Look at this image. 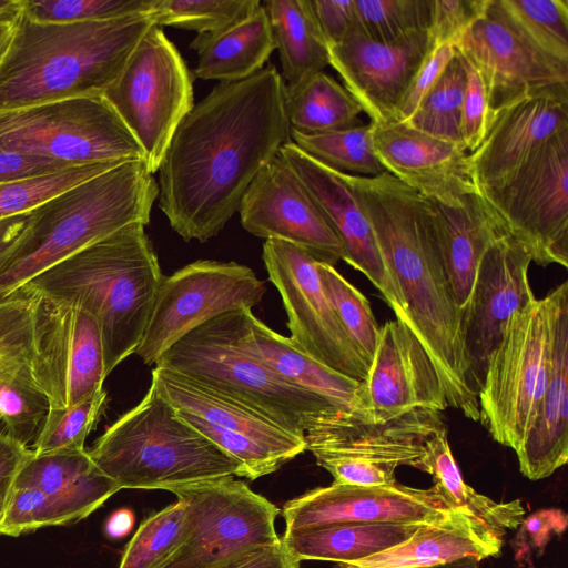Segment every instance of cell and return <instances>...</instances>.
<instances>
[{
    "instance_id": "6da1fadb",
    "label": "cell",
    "mask_w": 568,
    "mask_h": 568,
    "mask_svg": "<svg viewBox=\"0 0 568 568\" xmlns=\"http://www.w3.org/2000/svg\"><path fill=\"white\" fill-rule=\"evenodd\" d=\"M290 141L273 64L219 82L178 125L159 168V206L186 242L217 235L262 168Z\"/></svg>"
},
{
    "instance_id": "7a4b0ae2",
    "label": "cell",
    "mask_w": 568,
    "mask_h": 568,
    "mask_svg": "<svg viewBox=\"0 0 568 568\" xmlns=\"http://www.w3.org/2000/svg\"><path fill=\"white\" fill-rule=\"evenodd\" d=\"M343 175L367 216L403 297L407 324L429 354L448 406L478 422L463 313L446 272L429 200L386 171L376 176Z\"/></svg>"
},
{
    "instance_id": "3957f363",
    "label": "cell",
    "mask_w": 568,
    "mask_h": 568,
    "mask_svg": "<svg viewBox=\"0 0 568 568\" xmlns=\"http://www.w3.org/2000/svg\"><path fill=\"white\" fill-rule=\"evenodd\" d=\"M154 24L153 13L49 23L20 11L0 62V112L103 94Z\"/></svg>"
},
{
    "instance_id": "277c9868",
    "label": "cell",
    "mask_w": 568,
    "mask_h": 568,
    "mask_svg": "<svg viewBox=\"0 0 568 568\" xmlns=\"http://www.w3.org/2000/svg\"><path fill=\"white\" fill-rule=\"evenodd\" d=\"M144 227L126 225L19 288L81 308L95 318L105 376L139 348L163 278Z\"/></svg>"
},
{
    "instance_id": "5b68a950",
    "label": "cell",
    "mask_w": 568,
    "mask_h": 568,
    "mask_svg": "<svg viewBox=\"0 0 568 568\" xmlns=\"http://www.w3.org/2000/svg\"><path fill=\"white\" fill-rule=\"evenodd\" d=\"M159 185L143 160L126 161L31 211L18 241L0 257V301L87 245L122 227L148 225Z\"/></svg>"
},
{
    "instance_id": "8992f818",
    "label": "cell",
    "mask_w": 568,
    "mask_h": 568,
    "mask_svg": "<svg viewBox=\"0 0 568 568\" xmlns=\"http://www.w3.org/2000/svg\"><path fill=\"white\" fill-rule=\"evenodd\" d=\"M88 454L120 490L172 491L243 477L240 463L183 422L152 384L142 400L108 427Z\"/></svg>"
},
{
    "instance_id": "52a82bcc",
    "label": "cell",
    "mask_w": 568,
    "mask_h": 568,
    "mask_svg": "<svg viewBox=\"0 0 568 568\" xmlns=\"http://www.w3.org/2000/svg\"><path fill=\"white\" fill-rule=\"evenodd\" d=\"M252 313L236 308L205 322L170 346L155 366L226 394L304 437L323 415L338 409L261 359L252 343Z\"/></svg>"
},
{
    "instance_id": "ba28073f",
    "label": "cell",
    "mask_w": 568,
    "mask_h": 568,
    "mask_svg": "<svg viewBox=\"0 0 568 568\" xmlns=\"http://www.w3.org/2000/svg\"><path fill=\"white\" fill-rule=\"evenodd\" d=\"M0 342L27 362L51 408L70 407L103 388L100 328L81 308L14 291L0 301Z\"/></svg>"
},
{
    "instance_id": "9c48e42d",
    "label": "cell",
    "mask_w": 568,
    "mask_h": 568,
    "mask_svg": "<svg viewBox=\"0 0 568 568\" xmlns=\"http://www.w3.org/2000/svg\"><path fill=\"white\" fill-rule=\"evenodd\" d=\"M567 281L508 322L478 389L479 422L497 443L519 449L550 373L556 306Z\"/></svg>"
},
{
    "instance_id": "30bf717a",
    "label": "cell",
    "mask_w": 568,
    "mask_h": 568,
    "mask_svg": "<svg viewBox=\"0 0 568 568\" xmlns=\"http://www.w3.org/2000/svg\"><path fill=\"white\" fill-rule=\"evenodd\" d=\"M444 428V413L434 409L382 416L352 407L323 415L304 438L334 481L382 486L396 481L399 466L418 468L427 440Z\"/></svg>"
},
{
    "instance_id": "8fae6325",
    "label": "cell",
    "mask_w": 568,
    "mask_h": 568,
    "mask_svg": "<svg viewBox=\"0 0 568 568\" xmlns=\"http://www.w3.org/2000/svg\"><path fill=\"white\" fill-rule=\"evenodd\" d=\"M0 149L74 165L144 161V153L103 94L0 112Z\"/></svg>"
},
{
    "instance_id": "7c38bea8",
    "label": "cell",
    "mask_w": 568,
    "mask_h": 568,
    "mask_svg": "<svg viewBox=\"0 0 568 568\" xmlns=\"http://www.w3.org/2000/svg\"><path fill=\"white\" fill-rule=\"evenodd\" d=\"M141 145L149 171H159L169 143L194 106L193 77L176 47L154 24L103 93Z\"/></svg>"
},
{
    "instance_id": "4fadbf2b",
    "label": "cell",
    "mask_w": 568,
    "mask_h": 568,
    "mask_svg": "<svg viewBox=\"0 0 568 568\" xmlns=\"http://www.w3.org/2000/svg\"><path fill=\"white\" fill-rule=\"evenodd\" d=\"M151 384L183 422L240 463L247 479L272 474L306 450L304 437L173 369L155 366Z\"/></svg>"
},
{
    "instance_id": "5bb4252c",
    "label": "cell",
    "mask_w": 568,
    "mask_h": 568,
    "mask_svg": "<svg viewBox=\"0 0 568 568\" xmlns=\"http://www.w3.org/2000/svg\"><path fill=\"white\" fill-rule=\"evenodd\" d=\"M454 47L484 81L490 124L501 110L521 100L568 92V60L542 47L503 0H489Z\"/></svg>"
},
{
    "instance_id": "9a60e30c",
    "label": "cell",
    "mask_w": 568,
    "mask_h": 568,
    "mask_svg": "<svg viewBox=\"0 0 568 568\" xmlns=\"http://www.w3.org/2000/svg\"><path fill=\"white\" fill-rule=\"evenodd\" d=\"M480 194L532 262L568 266V130L546 141L508 180Z\"/></svg>"
},
{
    "instance_id": "2e32d148",
    "label": "cell",
    "mask_w": 568,
    "mask_h": 568,
    "mask_svg": "<svg viewBox=\"0 0 568 568\" xmlns=\"http://www.w3.org/2000/svg\"><path fill=\"white\" fill-rule=\"evenodd\" d=\"M187 508L186 534L162 568H215L247 549L281 540V510L235 477L173 489Z\"/></svg>"
},
{
    "instance_id": "e0dca14e",
    "label": "cell",
    "mask_w": 568,
    "mask_h": 568,
    "mask_svg": "<svg viewBox=\"0 0 568 568\" xmlns=\"http://www.w3.org/2000/svg\"><path fill=\"white\" fill-rule=\"evenodd\" d=\"M265 284L252 268L236 262L197 260L164 276L135 354L146 365L205 322L232 310L251 308Z\"/></svg>"
},
{
    "instance_id": "ac0fdd59",
    "label": "cell",
    "mask_w": 568,
    "mask_h": 568,
    "mask_svg": "<svg viewBox=\"0 0 568 568\" xmlns=\"http://www.w3.org/2000/svg\"><path fill=\"white\" fill-rule=\"evenodd\" d=\"M262 256L268 280L282 298L293 343L328 367L364 379L368 366L336 316L317 262L281 240H265Z\"/></svg>"
},
{
    "instance_id": "d6986e66",
    "label": "cell",
    "mask_w": 568,
    "mask_h": 568,
    "mask_svg": "<svg viewBox=\"0 0 568 568\" xmlns=\"http://www.w3.org/2000/svg\"><path fill=\"white\" fill-rule=\"evenodd\" d=\"M237 212L243 229L257 237L288 242L331 266L344 257L338 235L280 153L254 178Z\"/></svg>"
},
{
    "instance_id": "ffe728a7",
    "label": "cell",
    "mask_w": 568,
    "mask_h": 568,
    "mask_svg": "<svg viewBox=\"0 0 568 568\" xmlns=\"http://www.w3.org/2000/svg\"><path fill=\"white\" fill-rule=\"evenodd\" d=\"M531 257L506 230L486 250L464 315L469 378L478 395L488 357L518 312L536 296L529 283Z\"/></svg>"
},
{
    "instance_id": "44dd1931",
    "label": "cell",
    "mask_w": 568,
    "mask_h": 568,
    "mask_svg": "<svg viewBox=\"0 0 568 568\" xmlns=\"http://www.w3.org/2000/svg\"><path fill=\"white\" fill-rule=\"evenodd\" d=\"M454 507L438 488L398 483L357 486L333 481L286 501L281 510L285 531L336 523L427 524Z\"/></svg>"
},
{
    "instance_id": "7402d4cb",
    "label": "cell",
    "mask_w": 568,
    "mask_h": 568,
    "mask_svg": "<svg viewBox=\"0 0 568 568\" xmlns=\"http://www.w3.org/2000/svg\"><path fill=\"white\" fill-rule=\"evenodd\" d=\"M430 52L427 31L394 42H376L355 28L329 47V65L358 102L371 123L394 122L396 110Z\"/></svg>"
},
{
    "instance_id": "603a6c76",
    "label": "cell",
    "mask_w": 568,
    "mask_h": 568,
    "mask_svg": "<svg viewBox=\"0 0 568 568\" xmlns=\"http://www.w3.org/2000/svg\"><path fill=\"white\" fill-rule=\"evenodd\" d=\"M447 407L440 377L422 342L407 323L387 321L353 408L389 416L417 408L444 413Z\"/></svg>"
},
{
    "instance_id": "cb8c5ba5",
    "label": "cell",
    "mask_w": 568,
    "mask_h": 568,
    "mask_svg": "<svg viewBox=\"0 0 568 568\" xmlns=\"http://www.w3.org/2000/svg\"><path fill=\"white\" fill-rule=\"evenodd\" d=\"M280 155L287 162L338 235L347 264L364 274L405 323V305L394 276L378 248L367 216L343 173L334 171L286 142Z\"/></svg>"
},
{
    "instance_id": "d4e9b609",
    "label": "cell",
    "mask_w": 568,
    "mask_h": 568,
    "mask_svg": "<svg viewBox=\"0 0 568 568\" xmlns=\"http://www.w3.org/2000/svg\"><path fill=\"white\" fill-rule=\"evenodd\" d=\"M372 125L374 151L385 171L424 197L450 205L479 193L463 146L404 123Z\"/></svg>"
},
{
    "instance_id": "484cf974",
    "label": "cell",
    "mask_w": 568,
    "mask_h": 568,
    "mask_svg": "<svg viewBox=\"0 0 568 568\" xmlns=\"http://www.w3.org/2000/svg\"><path fill=\"white\" fill-rule=\"evenodd\" d=\"M564 130H568V92L528 98L501 110L469 154L479 193L508 180Z\"/></svg>"
},
{
    "instance_id": "4316f807",
    "label": "cell",
    "mask_w": 568,
    "mask_h": 568,
    "mask_svg": "<svg viewBox=\"0 0 568 568\" xmlns=\"http://www.w3.org/2000/svg\"><path fill=\"white\" fill-rule=\"evenodd\" d=\"M516 455L530 480L549 477L568 460V284L556 306L548 383Z\"/></svg>"
},
{
    "instance_id": "83f0119b",
    "label": "cell",
    "mask_w": 568,
    "mask_h": 568,
    "mask_svg": "<svg viewBox=\"0 0 568 568\" xmlns=\"http://www.w3.org/2000/svg\"><path fill=\"white\" fill-rule=\"evenodd\" d=\"M504 536L462 508L423 524L404 542L382 552L334 568H423L471 556L479 560L499 556Z\"/></svg>"
},
{
    "instance_id": "f1b7e54d",
    "label": "cell",
    "mask_w": 568,
    "mask_h": 568,
    "mask_svg": "<svg viewBox=\"0 0 568 568\" xmlns=\"http://www.w3.org/2000/svg\"><path fill=\"white\" fill-rule=\"evenodd\" d=\"M429 202L446 272L456 304L463 313L464 325L479 262L489 245L507 229L480 193L468 194L450 205L433 200Z\"/></svg>"
},
{
    "instance_id": "f546056e",
    "label": "cell",
    "mask_w": 568,
    "mask_h": 568,
    "mask_svg": "<svg viewBox=\"0 0 568 568\" xmlns=\"http://www.w3.org/2000/svg\"><path fill=\"white\" fill-rule=\"evenodd\" d=\"M13 488H32L64 499L88 516L118 493V485L102 474L88 450L36 454L29 449Z\"/></svg>"
},
{
    "instance_id": "4dcf8cb0",
    "label": "cell",
    "mask_w": 568,
    "mask_h": 568,
    "mask_svg": "<svg viewBox=\"0 0 568 568\" xmlns=\"http://www.w3.org/2000/svg\"><path fill=\"white\" fill-rule=\"evenodd\" d=\"M190 48L197 52L196 78L231 82L263 69L275 44L261 2L247 18L234 26L213 34H197Z\"/></svg>"
},
{
    "instance_id": "1f68e13d",
    "label": "cell",
    "mask_w": 568,
    "mask_h": 568,
    "mask_svg": "<svg viewBox=\"0 0 568 568\" xmlns=\"http://www.w3.org/2000/svg\"><path fill=\"white\" fill-rule=\"evenodd\" d=\"M419 526L398 523H336L284 531L281 539L300 561L352 562L404 542Z\"/></svg>"
},
{
    "instance_id": "d6a6232c",
    "label": "cell",
    "mask_w": 568,
    "mask_h": 568,
    "mask_svg": "<svg viewBox=\"0 0 568 568\" xmlns=\"http://www.w3.org/2000/svg\"><path fill=\"white\" fill-rule=\"evenodd\" d=\"M252 343L261 359L280 377L337 409L353 407L359 381L342 374L303 352L251 315Z\"/></svg>"
},
{
    "instance_id": "836d02e7",
    "label": "cell",
    "mask_w": 568,
    "mask_h": 568,
    "mask_svg": "<svg viewBox=\"0 0 568 568\" xmlns=\"http://www.w3.org/2000/svg\"><path fill=\"white\" fill-rule=\"evenodd\" d=\"M275 49L286 88H296L329 65L328 47L315 22L308 0H266Z\"/></svg>"
},
{
    "instance_id": "e575fe53",
    "label": "cell",
    "mask_w": 568,
    "mask_h": 568,
    "mask_svg": "<svg viewBox=\"0 0 568 568\" xmlns=\"http://www.w3.org/2000/svg\"><path fill=\"white\" fill-rule=\"evenodd\" d=\"M417 469L433 477L434 485L452 507L468 511L496 534L505 536L508 530L517 529L524 523L526 510L519 499L495 501L464 481L446 428L427 440Z\"/></svg>"
},
{
    "instance_id": "d590c367",
    "label": "cell",
    "mask_w": 568,
    "mask_h": 568,
    "mask_svg": "<svg viewBox=\"0 0 568 568\" xmlns=\"http://www.w3.org/2000/svg\"><path fill=\"white\" fill-rule=\"evenodd\" d=\"M285 111L290 130L302 134L363 124L358 102L344 85L324 71L296 88L285 87Z\"/></svg>"
},
{
    "instance_id": "8d00e7d4",
    "label": "cell",
    "mask_w": 568,
    "mask_h": 568,
    "mask_svg": "<svg viewBox=\"0 0 568 568\" xmlns=\"http://www.w3.org/2000/svg\"><path fill=\"white\" fill-rule=\"evenodd\" d=\"M51 403L27 362L0 342V416L6 434L29 448L36 443Z\"/></svg>"
},
{
    "instance_id": "74e56055",
    "label": "cell",
    "mask_w": 568,
    "mask_h": 568,
    "mask_svg": "<svg viewBox=\"0 0 568 568\" xmlns=\"http://www.w3.org/2000/svg\"><path fill=\"white\" fill-rule=\"evenodd\" d=\"M373 125L359 124L316 134L290 130V141L321 164L339 173L376 176L385 169L373 145Z\"/></svg>"
},
{
    "instance_id": "f35d334b",
    "label": "cell",
    "mask_w": 568,
    "mask_h": 568,
    "mask_svg": "<svg viewBox=\"0 0 568 568\" xmlns=\"http://www.w3.org/2000/svg\"><path fill=\"white\" fill-rule=\"evenodd\" d=\"M465 85L464 64L456 51L436 84L404 124L418 132L463 146L460 120Z\"/></svg>"
},
{
    "instance_id": "ab89813d",
    "label": "cell",
    "mask_w": 568,
    "mask_h": 568,
    "mask_svg": "<svg viewBox=\"0 0 568 568\" xmlns=\"http://www.w3.org/2000/svg\"><path fill=\"white\" fill-rule=\"evenodd\" d=\"M187 530L183 500L152 514L125 546L119 568H162L181 545Z\"/></svg>"
},
{
    "instance_id": "60d3db41",
    "label": "cell",
    "mask_w": 568,
    "mask_h": 568,
    "mask_svg": "<svg viewBox=\"0 0 568 568\" xmlns=\"http://www.w3.org/2000/svg\"><path fill=\"white\" fill-rule=\"evenodd\" d=\"M317 270L343 329L369 367L381 327L368 300L334 266L317 262Z\"/></svg>"
},
{
    "instance_id": "b9f144b4",
    "label": "cell",
    "mask_w": 568,
    "mask_h": 568,
    "mask_svg": "<svg viewBox=\"0 0 568 568\" xmlns=\"http://www.w3.org/2000/svg\"><path fill=\"white\" fill-rule=\"evenodd\" d=\"M432 0H354L356 29L376 42L427 31Z\"/></svg>"
},
{
    "instance_id": "7bdbcfd3",
    "label": "cell",
    "mask_w": 568,
    "mask_h": 568,
    "mask_svg": "<svg viewBox=\"0 0 568 568\" xmlns=\"http://www.w3.org/2000/svg\"><path fill=\"white\" fill-rule=\"evenodd\" d=\"M260 4L258 0H158L153 18L159 27L213 34L244 20Z\"/></svg>"
},
{
    "instance_id": "ee69618b",
    "label": "cell",
    "mask_w": 568,
    "mask_h": 568,
    "mask_svg": "<svg viewBox=\"0 0 568 568\" xmlns=\"http://www.w3.org/2000/svg\"><path fill=\"white\" fill-rule=\"evenodd\" d=\"M120 163H91L0 184V219L27 213L63 191Z\"/></svg>"
},
{
    "instance_id": "f6af8a7d",
    "label": "cell",
    "mask_w": 568,
    "mask_h": 568,
    "mask_svg": "<svg viewBox=\"0 0 568 568\" xmlns=\"http://www.w3.org/2000/svg\"><path fill=\"white\" fill-rule=\"evenodd\" d=\"M88 515L75 505L32 488H13L0 521V535L19 536L42 527L77 523Z\"/></svg>"
},
{
    "instance_id": "bcb514c9",
    "label": "cell",
    "mask_w": 568,
    "mask_h": 568,
    "mask_svg": "<svg viewBox=\"0 0 568 568\" xmlns=\"http://www.w3.org/2000/svg\"><path fill=\"white\" fill-rule=\"evenodd\" d=\"M106 392L102 388L84 400L65 408H51L31 447L36 454L82 450L104 408Z\"/></svg>"
},
{
    "instance_id": "7dc6e473",
    "label": "cell",
    "mask_w": 568,
    "mask_h": 568,
    "mask_svg": "<svg viewBox=\"0 0 568 568\" xmlns=\"http://www.w3.org/2000/svg\"><path fill=\"white\" fill-rule=\"evenodd\" d=\"M158 0H21V12L49 23L100 21L151 14Z\"/></svg>"
},
{
    "instance_id": "c3c4849f",
    "label": "cell",
    "mask_w": 568,
    "mask_h": 568,
    "mask_svg": "<svg viewBox=\"0 0 568 568\" xmlns=\"http://www.w3.org/2000/svg\"><path fill=\"white\" fill-rule=\"evenodd\" d=\"M547 50L568 60V0H503Z\"/></svg>"
},
{
    "instance_id": "681fc988",
    "label": "cell",
    "mask_w": 568,
    "mask_h": 568,
    "mask_svg": "<svg viewBox=\"0 0 568 568\" xmlns=\"http://www.w3.org/2000/svg\"><path fill=\"white\" fill-rule=\"evenodd\" d=\"M489 0H432L427 29L430 51L455 44L484 14Z\"/></svg>"
},
{
    "instance_id": "f907efd6",
    "label": "cell",
    "mask_w": 568,
    "mask_h": 568,
    "mask_svg": "<svg viewBox=\"0 0 568 568\" xmlns=\"http://www.w3.org/2000/svg\"><path fill=\"white\" fill-rule=\"evenodd\" d=\"M460 58L466 74L460 135L464 149L470 154L483 142L490 126V113L486 88L479 72L465 58Z\"/></svg>"
},
{
    "instance_id": "816d5d0a",
    "label": "cell",
    "mask_w": 568,
    "mask_h": 568,
    "mask_svg": "<svg viewBox=\"0 0 568 568\" xmlns=\"http://www.w3.org/2000/svg\"><path fill=\"white\" fill-rule=\"evenodd\" d=\"M455 54L453 44L437 47L428 53L402 99L394 122L405 123L409 120Z\"/></svg>"
},
{
    "instance_id": "f5cc1de1",
    "label": "cell",
    "mask_w": 568,
    "mask_h": 568,
    "mask_svg": "<svg viewBox=\"0 0 568 568\" xmlns=\"http://www.w3.org/2000/svg\"><path fill=\"white\" fill-rule=\"evenodd\" d=\"M308 4L328 48L341 43L355 28L354 0H308Z\"/></svg>"
},
{
    "instance_id": "db71d44e",
    "label": "cell",
    "mask_w": 568,
    "mask_h": 568,
    "mask_svg": "<svg viewBox=\"0 0 568 568\" xmlns=\"http://www.w3.org/2000/svg\"><path fill=\"white\" fill-rule=\"evenodd\" d=\"M74 164L0 149V184L59 172Z\"/></svg>"
},
{
    "instance_id": "11a10c76",
    "label": "cell",
    "mask_w": 568,
    "mask_h": 568,
    "mask_svg": "<svg viewBox=\"0 0 568 568\" xmlns=\"http://www.w3.org/2000/svg\"><path fill=\"white\" fill-rule=\"evenodd\" d=\"M215 568H301V561L284 546L282 539L237 554Z\"/></svg>"
},
{
    "instance_id": "9f6ffc18",
    "label": "cell",
    "mask_w": 568,
    "mask_h": 568,
    "mask_svg": "<svg viewBox=\"0 0 568 568\" xmlns=\"http://www.w3.org/2000/svg\"><path fill=\"white\" fill-rule=\"evenodd\" d=\"M29 448L20 445L6 433H0V516H2L14 487L18 470Z\"/></svg>"
},
{
    "instance_id": "6f0895ef",
    "label": "cell",
    "mask_w": 568,
    "mask_h": 568,
    "mask_svg": "<svg viewBox=\"0 0 568 568\" xmlns=\"http://www.w3.org/2000/svg\"><path fill=\"white\" fill-rule=\"evenodd\" d=\"M31 219V211L0 219V257L18 241Z\"/></svg>"
},
{
    "instance_id": "680465c9",
    "label": "cell",
    "mask_w": 568,
    "mask_h": 568,
    "mask_svg": "<svg viewBox=\"0 0 568 568\" xmlns=\"http://www.w3.org/2000/svg\"><path fill=\"white\" fill-rule=\"evenodd\" d=\"M133 515L128 509L115 511L106 523V532L110 537L119 538L128 534L133 525Z\"/></svg>"
},
{
    "instance_id": "91938a15",
    "label": "cell",
    "mask_w": 568,
    "mask_h": 568,
    "mask_svg": "<svg viewBox=\"0 0 568 568\" xmlns=\"http://www.w3.org/2000/svg\"><path fill=\"white\" fill-rule=\"evenodd\" d=\"M19 13L20 11L0 16V62L9 48Z\"/></svg>"
},
{
    "instance_id": "94428289",
    "label": "cell",
    "mask_w": 568,
    "mask_h": 568,
    "mask_svg": "<svg viewBox=\"0 0 568 568\" xmlns=\"http://www.w3.org/2000/svg\"><path fill=\"white\" fill-rule=\"evenodd\" d=\"M480 561L476 557L467 556L459 559H456L454 561L423 567V568H479Z\"/></svg>"
},
{
    "instance_id": "6125c7cd",
    "label": "cell",
    "mask_w": 568,
    "mask_h": 568,
    "mask_svg": "<svg viewBox=\"0 0 568 568\" xmlns=\"http://www.w3.org/2000/svg\"><path fill=\"white\" fill-rule=\"evenodd\" d=\"M21 11V0H0V16Z\"/></svg>"
},
{
    "instance_id": "be15d7a7",
    "label": "cell",
    "mask_w": 568,
    "mask_h": 568,
    "mask_svg": "<svg viewBox=\"0 0 568 568\" xmlns=\"http://www.w3.org/2000/svg\"><path fill=\"white\" fill-rule=\"evenodd\" d=\"M1 517H2V516H0V521H1Z\"/></svg>"
},
{
    "instance_id": "e7e4bbea",
    "label": "cell",
    "mask_w": 568,
    "mask_h": 568,
    "mask_svg": "<svg viewBox=\"0 0 568 568\" xmlns=\"http://www.w3.org/2000/svg\"><path fill=\"white\" fill-rule=\"evenodd\" d=\"M0 422H1V416H0Z\"/></svg>"
}]
</instances>
